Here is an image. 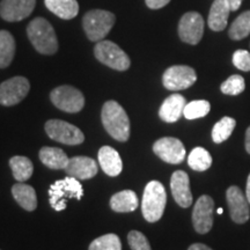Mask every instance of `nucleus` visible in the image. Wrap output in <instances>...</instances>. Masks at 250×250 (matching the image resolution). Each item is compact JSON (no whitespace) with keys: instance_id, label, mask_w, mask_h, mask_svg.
<instances>
[{"instance_id":"nucleus-9","label":"nucleus","mask_w":250,"mask_h":250,"mask_svg":"<svg viewBox=\"0 0 250 250\" xmlns=\"http://www.w3.org/2000/svg\"><path fill=\"white\" fill-rule=\"evenodd\" d=\"M197 80V74L192 67L187 65H175L167 68L162 77V83L167 89L183 90L192 86Z\"/></svg>"},{"instance_id":"nucleus-22","label":"nucleus","mask_w":250,"mask_h":250,"mask_svg":"<svg viewBox=\"0 0 250 250\" xmlns=\"http://www.w3.org/2000/svg\"><path fill=\"white\" fill-rule=\"evenodd\" d=\"M40 160L50 169H65L70 159L62 149L45 146L41 148Z\"/></svg>"},{"instance_id":"nucleus-19","label":"nucleus","mask_w":250,"mask_h":250,"mask_svg":"<svg viewBox=\"0 0 250 250\" xmlns=\"http://www.w3.org/2000/svg\"><path fill=\"white\" fill-rule=\"evenodd\" d=\"M98 158L102 170L109 176L114 177L121 174L123 169V162L118 152L110 146H103L100 148Z\"/></svg>"},{"instance_id":"nucleus-10","label":"nucleus","mask_w":250,"mask_h":250,"mask_svg":"<svg viewBox=\"0 0 250 250\" xmlns=\"http://www.w3.org/2000/svg\"><path fill=\"white\" fill-rule=\"evenodd\" d=\"M30 83L24 77H14L0 85V104L11 107L20 103L29 93Z\"/></svg>"},{"instance_id":"nucleus-31","label":"nucleus","mask_w":250,"mask_h":250,"mask_svg":"<svg viewBox=\"0 0 250 250\" xmlns=\"http://www.w3.org/2000/svg\"><path fill=\"white\" fill-rule=\"evenodd\" d=\"M88 250H122V243L116 234H105L94 240Z\"/></svg>"},{"instance_id":"nucleus-17","label":"nucleus","mask_w":250,"mask_h":250,"mask_svg":"<svg viewBox=\"0 0 250 250\" xmlns=\"http://www.w3.org/2000/svg\"><path fill=\"white\" fill-rule=\"evenodd\" d=\"M64 170L68 176L77 180H88L98 174V165L95 160L88 156H74L68 160Z\"/></svg>"},{"instance_id":"nucleus-6","label":"nucleus","mask_w":250,"mask_h":250,"mask_svg":"<svg viewBox=\"0 0 250 250\" xmlns=\"http://www.w3.org/2000/svg\"><path fill=\"white\" fill-rule=\"evenodd\" d=\"M94 54L99 62L114 70L126 71L131 65L129 56L111 41H100L95 45Z\"/></svg>"},{"instance_id":"nucleus-38","label":"nucleus","mask_w":250,"mask_h":250,"mask_svg":"<svg viewBox=\"0 0 250 250\" xmlns=\"http://www.w3.org/2000/svg\"><path fill=\"white\" fill-rule=\"evenodd\" d=\"M246 149L250 154V126L247 129L246 132Z\"/></svg>"},{"instance_id":"nucleus-35","label":"nucleus","mask_w":250,"mask_h":250,"mask_svg":"<svg viewBox=\"0 0 250 250\" xmlns=\"http://www.w3.org/2000/svg\"><path fill=\"white\" fill-rule=\"evenodd\" d=\"M170 0H146V5L151 9H159L169 4Z\"/></svg>"},{"instance_id":"nucleus-21","label":"nucleus","mask_w":250,"mask_h":250,"mask_svg":"<svg viewBox=\"0 0 250 250\" xmlns=\"http://www.w3.org/2000/svg\"><path fill=\"white\" fill-rule=\"evenodd\" d=\"M12 195L18 204L26 211H35L37 208V197L33 187L22 182L12 187Z\"/></svg>"},{"instance_id":"nucleus-27","label":"nucleus","mask_w":250,"mask_h":250,"mask_svg":"<svg viewBox=\"0 0 250 250\" xmlns=\"http://www.w3.org/2000/svg\"><path fill=\"white\" fill-rule=\"evenodd\" d=\"M188 164H189L191 169L193 170L204 171L211 167L212 156L205 148L196 147L189 154Z\"/></svg>"},{"instance_id":"nucleus-8","label":"nucleus","mask_w":250,"mask_h":250,"mask_svg":"<svg viewBox=\"0 0 250 250\" xmlns=\"http://www.w3.org/2000/svg\"><path fill=\"white\" fill-rule=\"evenodd\" d=\"M45 132L52 140L65 145H79L85 140V136L80 129L61 120H50L46 122Z\"/></svg>"},{"instance_id":"nucleus-18","label":"nucleus","mask_w":250,"mask_h":250,"mask_svg":"<svg viewBox=\"0 0 250 250\" xmlns=\"http://www.w3.org/2000/svg\"><path fill=\"white\" fill-rule=\"evenodd\" d=\"M186 104V99L181 94H173V95L168 96L161 104L159 116L164 122L174 123V122L179 121L183 115Z\"/></svg>"},{"instance_id":"nucleus-4","label":"nucleus","mask_w":250,"mask_h":250,"mask_svg":"<svg viewBox=\"0 0 250 250\" xmlns=\"http://www.w3.org/2000/svg\"><path fill=\"white\" fill-rule=\"evenodd\" d=\"M167 203L165 187L159 181H151L145 188L143 195L142 211L144 218L148 223H155L160 220Z\"/></svg>"},{"instance_id":"nucleus-13","label":"nucleus","mask_w":250,"mask_h":250,"mask_svg":"<svg viewBox=\"0 0 250 250\" xmlns=\"http://www.w3.org/2000/svg\"><path fill=\"white\" fill-rule=\"evenodd\" d=\"M153 151L161 160L171 165H179L186 158V148L181 140L173 137H165L156 140Z\"/></svg>"},{"instance_id":"nucleus-3","label":"nucleus","mask_w":250,"mask_h":250,"mask_svg":"<svg viewBox=\"0 0 250 250\" xmlns=\"http://www.w3.org/2000/svg\"><path fill=\"white\" fill-rule=\"evenodd\" d=\"M83 189L79 180L72 176L59 180L51 184L49 189V203L55 211H62L66 208L67 201L83 198Z\"/></svg>"},{"instance_id":"nucleus-24","label":"nucleus","mask_w":250,"mask_h":250,"mask_svg":"<svg viewBox=\"0 0 250 250\" xmlns=\"http://www.w3.org/2000/svg\"><path fill=\"white\" fill-rule=\"evenodd\" d=\"M110 208L115 212H132L138 208V197L132 190H123L115 193L110 199Z\"/></svg>"},{"instance_id":"nucleus-29","label":"nucleus","mask_w":250,"mask_h":250,"mask_svg":"<svg viewBox=\"0 0 250 250\" xmlns=\"http://www.w3.org/2000/svg\"><path fill=\"white\" fill-rule=\"evenodd\" d=\"M236 122L232 117H224L221 118L218 123H215L212 130V139L214 143L220 144L225 142L230 137L235 129Z\"/></svg>"},{"instance_id":"nucleus-30","label":"nucleus","mask_w":250,"mask_h":250,"mask_svg":"<svg viewBox=\"0 0 250 250\" xmlns=\"http://www.w3.org/2000/svg\"><path fill=\"white\" fill-rule=\"evenodd\" d=\"M211 105L205 100H196L187 103L184 107L183 115L187 120H197V118L205 117L210 112Z\"/></svg>"},{"instance_id":"nucleus-28","label":"nucleus","mask_w":250,"mask_h":250,"mask_svg":"<svg viewBox=\"0 0 250 250\" xmlns=\"http://www.w3.org/2000/svg\"><path fill=\"white\" fill-rule=\"evenodd\" d=\"M250 34V11L242 13L235 19L228 31V35L234 41L246 39Z\"/></svg>"},{"instance_id":"nucleus-20","label":"nucleus","mask_w":250,"mask_h":250,"mask_svg":"<svg viewBox=\"0 0 250 250\" xmlns=\"http://www.w3.org/2000/svg\"><path fill=\"white\" fill-rule=\"evenodd\" d=\"M230 7L226 0H214L208 13V23L213 31H221L227 27Z\"/></svg>"},{"instance_id":"nucleus-11","label":"nucleus","mask_w":250,"mask_h":250,"mask_svg":"<svg viewBox=\"0 0 250 250\" xmlns=\"http://www.w3.org/2000/svg\"><path fill=\"white\" fill-rule=\"evenodd\" d=\"M204 34V19L197 12H189L181 18L179 23L180 39L188 44L199 43Z\"/></svg>"},{"instance_id":"nucleus-34","label":"nucleus","mask_w":250,"mask_h":250,"mask_svg":"<svg viewBox=\"0 0 250 250\" xmlns=\"http://www.w3.org/2000/svg\"><path fill=\"white\" fill-rule=\"evenodd\" d=\"M234 66L243 72L250 71V54L247 50H237L233 55Z\"/></svg>"},{"instance_id":"nucleus-40","label":"nucleus","mask_w":250,"mask_h":250,"mask_svg":"<svg viewBox=\"0 0 250 250\" xmlns=\"http://www.w3.org/2000/svg\"><path fill=\"white\" fill-rule=\"evenodd\" d=\"M217 212H218L219 214H221V213H223V212H224V210H223V208H218Z\"/></svg>"},{"instance_id":"nucleus-15","label":"nucleus","mask_w":250,"mask_h":250,"mask_svg":"<svg viewBox=\"0 0 250 250\" xmlns=\"http://www.w3.org/2000/svg\"><path fill=\"white\" fill-rule=\"evenodd\" d=\"M36 0H2L0 17L8 22H17L29 17L35 8Z\"/></svg>"},{"instance_id":"nucleus-39","label":"nucleus","mask_w":250,"mask_h":250,"mask_svg":"<svg viewBox=\"0 0 250 250\" xmlns=\"http://www.w3.org/2000/svg\"><path fill=\"white\" fill-rule=\"evenodd\" d=\"M246 196H247V199H248V202H249V204H250V174H249V176H248V180H247Z\"/></svg>"},{"instance_id":"nucleus-7","label":"nucleus","mask_w":250,"mask_h":250,"mask_svg":"<svg viewBox=\"0 0 250 250\" xmlns=\"http://www.w3.org/2000/svg\"><path fill=\"white\" fill-rule=\"evenodd\" d=\"M50 99L58 109L70 114L79 112L85 105L83 94L72 86L57 87L50 94Z\"/></svg>"},{"instance_id":"nucleus-1","label":"nucleus","mask_w":250,"mask_h":250,"mask_svg":"<svg viewBox=\"0 0 250 250\" xmlns=\"http://www.w3.org/2000/svg\"><path fill=\"white\" fill-rule=\"evenodd\" d=\"M102 123L107 132L118 142H126L130 137V120L116 101H108L102 108Z\"/></svg>"},{"instance_id":"nucleus-36","label":"nucleus","mask_w":250,"mask_h":250,"mask_svg":"<svg viewBox=\"0 0 250 250\" xmlns=\"http://www.w3.org/2000/svg\"><path fill=\"white\" fill-rule=\"evenodd\" d=\"M226 1L229 5L230 11H237L240 8V6H241L243 0H226Z\"/></svg>"},{"instance_id":"nucleus-23","label":"nucleus","mask_w":250,"mask_h":250,"mask_svg":"<svg viewBox=\"0 0 250 250\" xmlns=\"http://www.w3.org/2000/svg\"><path fill=\"white\" fill-rule=\"evenodd\" d=\"M44 2L50 12L64 20H71L79 13L77 0H44Z\"/></svg>"},{"instance_id":"nucleus-26","label":"nucleus","mask_w":250,"mask_h":250,"mask_svg":"<svg viewBox=\"0 0 250 250\" xmlns=\"http://www.w3.org/2000/svg\"><path fill=\"white\" fill-rule=\"evenodd\" d=\"M9 166H11L14 179L19 182H26L33 175L34 166L26 156H13L9 160Z\"/></svg>"},{"instance_id":"nucleus-2","label":"nucleus","mask_w":250,"mask_h":250,"mask_svg":"<svg viewBox=\"0 0 250 250\" xmlns=\"http://www.w3.org/2000/svg\"><path fill=\"white\" fill-rule=\"evenodd\" d=\"M28 39L37 51L43 55H54L58 50V40L55 29L48 20L34 19L27 27Z\"/></svg>"},{"instance_id":"nucleus-12","label":"nucleus","mask_w":250,"mask_h":250,"mask_svg":"<svg viewBox=\"0 0 250 250\" xmlns=\"http://www.w3.org/2000/svg\"><path fill=\"white\" fill-rule=\"evenodd\" d=\"M213 208L214 202L210 196L199 197L192 212V224L197 233L206 234L210 232L213 226Z\"/></svg>"},{"instance_id":"nucleus-5","label":"nucleus","mask_w":250,"mask_h":250,"mask_svg":"<svg viewBox=\"0 0 250 250\" xmlns=\"http://www.w3.org/2000/svg\"><path fill=\"white\" fill-rule=\"evenodd\" d=\"M116 17L111 12L103 9H93L85 14L83 20V29L92 42L103 41L114 27Z\"/></svg>"},{"instance_id":"nucleus-16","label":"nucleus","mask_w":250,"mask_h":250,"mask_svg":"<svg viewBox=\"0 0 250 250\" xmlns=\"http://www.w3.org/2000/svg\"><path fill=\"white\" fill-rule=\"evenodd\" d=\"M170 189L175 202L181 208H189L192 204V193L190 190L189 176L186 171L177 170L171 175Z\"/></svg>"},{"instance_id":"nucleus-25","label":"nucleus","mask_w":250,"mask_h":250,"mask_svg":"<svg viewBox=\"0 0 250 250\" xmlns=\"http://www.w3.org/2000/svg\"><path fill=\"white\" fill-rule=\"evenodd\" d=\"M15 55V41L7 30H0V68L11 65Z\"/></svg>"},{"instance_id":"nucleus-33","label":"nucleus","mask_w":250,"mask_h":250,"mask_svg":"<svg viewBox=\"0 0 250 250\" xmlns=\"http://www.w3.org/2000/svg\"><path fill=\"white\" fill-rule=\"evenodd\" d=\"M127 241L132 250H152L147 237L138 230H131L127 235Z\"/></svg>"},{"instance_id":"nucleus-32","label":"nucleus","mask_w":250,"mask_h":250,"mask_svg":"<svg viewBox=\"0 0 250 250\" xmlns=\"http://www.w3.org/2000/svg\"><path fill=\"white\" fill-rule=\"evenodd\" d=\"M246 88L245 79L239 74L230 76L226 81L221 83V92L226 95H239Z\"/></svg>"},{"instance_id":"nucleus-37","label":"nucleus","mask_w":250,"mask_h":250,"mask_svg":"<svg viewBox=\"0 0 250 250\" xmlns=\"http://www.w3.org/2000/svg\"><path fill=\"white\" fill-rule=\"evenodd\" d=\"M188 250H212L210 247L203 245V243H195V245H191L189 247Z\"/></svg>"},{"instance_id":"nucleus-14","label":"nucleus","mask_w":250,"mask_h":250,"mask_svg":"<svg viewBox=\"0 0 250 250\" xmlns=\"http://www.w3.org/2000/svg\"><path fill=\"white\" fill-rule=\"evenodd\" d=\"M228 210L233 221L236 224H245L250 217L249 202L247 196L239 187L233 186L227 189L226 192Z\"/></svg>"}]
</instances>
